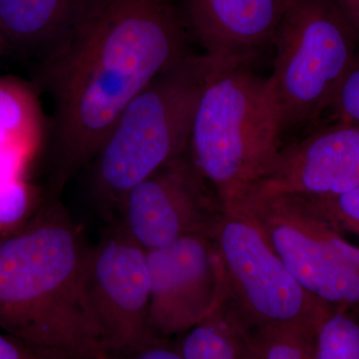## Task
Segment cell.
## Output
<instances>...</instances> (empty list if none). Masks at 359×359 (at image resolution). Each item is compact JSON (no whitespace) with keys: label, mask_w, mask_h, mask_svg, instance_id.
Returning a JSON list of instances; mask_svg holds the SVG:
<instances>
[{"label":"cell","mask_w":359,"mask_h":359,"mask_svg":"<svg viewBox=\"0 0 359 359\" xmlns=\"http://www.w3.org/2000/svg\"><path fill=\"white\" fill-rule=\"evenodd\" d=\"M7 50H9L8 46H7L6 40H4L1 33H0V55L6 53Z\"/></svg>","instance_id":"cell-26"},{"label":"cell","mask_w":359,"mask_h":359,"mask_svg":"<svg viewBox=\"0 0 359 359\" xmlns=\"http://www.w3.org/2000/svg\"><path fill=\"white\" fill-rule=\"evenodd\" d=\"M359 35L334 0H287L271 74L283 134L318 120L355 65Z\"/></svg>","instance_id":"cell-5"},{"label":"cell","mask_w":359,"mask_h":359,"mask_svg":"<svg viewBox=\"0 0 359 359\" xmlns=\"http://www.w3.org/2000/svg\"><path fill=\"white\" fill-rule=\"evenodd\" d=\"M99 0H0L8 49L40 66L67 48Z\"/></svg>","instance_id":"cell-13"},{"label":"cell","mask_w":359,"mask_h":359,"mask_svg":"<svg viewBox=\"0 0 359 359\" xmlns=\"http://www.w3.org/2000/svg\"><path fill=\"white\" fill-rule=\"evenodd\" d=\"M287 0H183L181 15L205 55L250 61L273 42Z\"/></svg>","instance_id":"cell-12"},{"label":"cell","mask_w":359,"mask_h":359,"mask_svg":"<svg viewBox=\"0 0 359 359\" xmlns=\"http://www.w3.org/2000/svg\"><path fill=\"white\" fill-rule=\"evenodd\" d=\"M91 245L59 198L0 240V332L72 359H108L87 297Z\"/></svg>","instance_id":"cell-2"},{"label":"cell","mask_w":359,"mask_h":359,"mask_svg":"<svg viewBox=\"0 0 359 359\" xmlns=\"http://www.w3.org/2000/svg\"><path fill=\"white\" fill-rule=\"evenodd\" d=\"M44 199V191L26 179L0 182V240L20 229Z\"/></svg>","instance_id":"cell-18"},{"label":"cell","mask_w":359,"mask_h":359,"mask_svg":"<svg viewBox=\"0 0 359 359\" xmlns=\"http://www.w3.org/2000/svg\"><path fill=\"white\" fill-rule=\"evenodd\" d=\"M189 150L132 189L114 222L145 250L191 235L212 237L222 205Z\"/></svg>","instance_id":"cell-9"},{"label":"cell","mask_w":359,"mask_h":359,"mask_svg":"<svg viewBox=\"0 0 359 359\" xmlns=\"http://www.w3.org/2000/svg\"><path fill=\"white\" fill-rule=\"evenodd\" d=\"M359 185V127L339 122L282 149L242 204L278 196L328 198Z\"/></svg>","instance_id":"cell-11"},{"label":"cell","mask_w":359,"mask_h":359,"mask_svg":"<svg viewBox=\"0 0 359 359\" xmlns=\"http://www.w3.org/2000/svg\"><path fill=\"white\" fill-rule=\"evenodd\" d=\"M337 4L359 35V0H339Z\"/></svg>","instance_id":"cell-24"},{"label":"cell","mask_w":359,"mask_h":359,"mask_svg":"<svg viewBox=\"0 0 359 359\" xmlns=\"http://www.w3.org/2000/svg\"><path fill=\"white\" fill-rule=\"evenodd\" d=\"M316 334L302 327L255 328L252 359H316Z\"/></svg>","instance_id":"cell-16"},{"label":"cell","mask_w":359,"mask_h":359,"mask_svg":"<svg viewBox=\"0 0 359 359\" xmlns=\"http://www.w3.org/2000/svg\"><path fill=\"white\" fill-rule=\"evenodd\" d=\"M43 349L0 332V359H43Z\"/></svg>","instance_id":"cell-23"},{"label":"cell","mask_w":359,"mask_h":359,"mask_svg":"<svg viewBox=\"0 0 359 359\" xmlns=\"http://www.w3.org/2000/svg\"><path fill=\"white\" fill-rule=\"evenodd\" d=\"M236 62L247 61L188 54L125 108L88 166L90 201L103 219L114 222L132 189L188 150L205 87Z\"/></svg>","instance_id":"cell-3"},{"label":"cell","mask_w":359,"mask_h":359,"mask_svg":"<svg viewBox=\"0 0 359 359\" xmlns=\"http://www.w3.org/2000/svg\"><path fill=\"white\" fill-rule=\"evenodd\" d=\"M316 359H359V321L356 316L334 309L316 334Z\"/></svg>","instance_id":"cell-17"},{"label":"cell","mask_w":359,"mask_h":359,"mask_svg":"<svg viewBox=\"0 0 359 359\" xmlns=\"http://www.w3.org/2000/svg\"><path fill=\"white\" fill-rule=\"evenodd\" d=\"M212 233L226 294L250 328L318 330L334 308L306 292L243 205L222 208Z\"/></svg>","instance_id":"cell-6"},{"label":"cell","mask_w":359,"mask_h":359,"mask_svg":"<svg viewBox=\"0 0 359 359\" xmlns=\"http://www.w3.org/2000/svg\"><path fill=\"white\" fill-rule=\"evenodd\" d=\"M108 359H183L168 339H157L124 353L111 354Z\"/></svg>","instance_id":"cell-22"},{"label":"cell","mask_w":359,"mask_h":359,"mask_svg":"<svg viewBox=\"0 0 359 359\" xmlns=\"http://www.w3.org/2000/svg\"><path fill=\"white\" fill-rule=\"evenodd\" d=\"M248 63H233L210 80L189 140V153L222 208L242 204L283 149L273 80Z\"/></svg>","instance_id":"cell-4"},{"label":"cell","mask_w":359,"mask_h":359,"mask_svg":"<svg viewBox=\"0 0 359 359\" xmlns=\"http://www.w3.org/2000/svg\"><path fill=\"white\" fill-rule=\"evenodd\" d=\"M44 120L35 88L14 77H0V147L39 152Z\"/></svg>","instance_id":"cell-15"},{"label":"cell","mask_w":359,"mask_h":359,"mask_svg":"<svg viewBox=\"0 0 359 359\" xmlns=\"http://www.w3.org/2000/svg\"><path fill=\"white\" fill-rule=\"evenodd\" d=\"M252 332L223 283L212 311L174 346L183 359H252Z\"/></svg>","instance_id":"cell-14"},{"label":"cell","mask_w":359,"mask_h":359,"mask_svg":"<svg viewBox=\"0 0 359 359\" xmlns=\"http://www.w3.org/2000/svg\"><path fill=\"white\" fill-rule=\"evenodd\" d=\"M87 261V297L109 356L158 339L149 323L150 276L146 250L118 222L109 223Z\"/></svg>","instance_id":"cell-8"},{"label":"cell","mask_w":359,"mask_h":359,"mask_svg":"<svg viewBox=\"0 0 359 359\" xmlns=\"http://www.w3.org/2000/svg\"><path fill=\"white\" fill-rule=\"evenodd\" d=\"M306 199L337 230L359 237V185L334 197Z\"/></svg>","instance_id":"cell-19"},{"label":"cell","mask_w":359,"mask_h":359,"mask_svg":"<svg viewBox=\"0 0 359 359\" xmlns=\"http://www.w3.org/2000/svg\"><path fill=\"white\" fill-rule=\"evenodd\" d=\"M36 151L26 148L0 147V182L25 179Z\"/></svg>","instance_id":"cell-21"},{"label":"cell","mask_w":359,"mask_h":359,"mask_svg":"<svg viewBox=\"0 0 359 359\" xmlns=\"http://www.w3.org/2000/svg\"><path fill=\"white\" fill-rule=\"evenodd\" d=\"M43 359H72L68 358L65 354L58 353V351H51V349H43Z\"/></svg>","instance_id":"cell-25"},{"label":"cell","mask_w":359,"mask_h":359,"mask_svg":"<svg viewBox=\"0 0 359 359\" xmlns=\"http://www.w3.org/2000/svg\"><path fill=\"white\" fill-rule=\"evenodd\" d=\"M242 205L306 292L337 311L359 316L358 247L304 197L278 196Z\"/></svg>","instance_id":"cell-7"},{"label":"cell","mask_w":359,"mask_h":359,"mask_svg":"<svg viewBox=\"0 0 359 359\" xmlns=\"http://www.w3.org/2000/svg\"><path fill=\"white\" fill-rule=\"evenodd\" d=\"M187 37L172 0H99L67 48L37 66L53 106L47 197H60L135 97L188 55Z\"/></svg>","instance_id":"cell-1"},{"label":"cell","mask_w":359,"mask_h":359,"mask_svg":"<svg viewBox=\"0 0 359 359\" xmlns=\"http://www.w3.org/2000/svg\"><path fill=\"white\" fill-rule=\"evenodd\" d=\"M150 276L149 323L161 339L179 337L218 301L222 271L212 238L191 235L146 250Z\"/></svg>","instance_id":"cell-10"},{"label":"cell","mask_w":359,"mask_h":359,"mask_svg":"<svg viewBox=\"0 0 359 359\" xmlns=\"http://www.w3.org/2000/svg\"><path fill=\"white\" fill-rule=\"evenodd\" d=\"M332 107L337 111L339 121L359 127V62L349 71L340 85Z\"/></svg>","instance_id":"cell-20"}]
</instances>
